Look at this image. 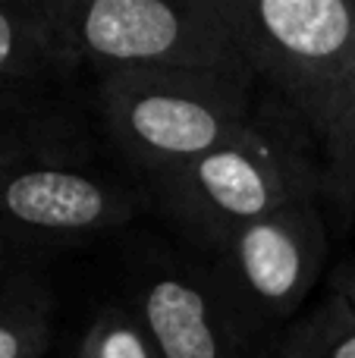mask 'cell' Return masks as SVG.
<instances>
[{
  "label": "cell",
  "instance_id": "cell-12",
  "mask_svg": "<svg viewBox=\"0 0 355 358\" xmlns=\"http://www.w3.org/2000/svg\"><path fill=\"white\" fill-rule=\"evenodd\" d=\"M75 358H161L129 302H107L94 311Z\"/></svg>",
  "mask_w": 355,
  "mask_h": 358
},
{
  "label": "cell",
  "instance_id": "cell-6",
  "mask_svg": "<svg viewBox=\"0 0 355 358\" xmlns=\"http://www.w3.org/2000/svg\"><path fill=\"white\" fill-rule=\"evenodd\" d=\"M132 217L136 195L88 167L0 170V242L22 261L110 236Z\"/></svg>",
  "mask_w": 355,
  "mask_h": 358
},
{
  "label": "cell",
  "instance_id": "cell-15",
  "mask_svg": "<svg viewBox=\"0 0 355 358\" xmlns=\"http://www.w3.org/2000/svg\"><path fill=\"white\" fill-rule=\"evenodd\" d=\"M16 273H22V258H19L16 252H10V248L0 242V289H3Z\"/></svg>",
  "mask_w": 355,
  "mask_h": 358
},
{
  "label": "cell",
  "instance_id": "cell-3",
  "mask_svg": "<svg viewBox=\"0 0 355 358\" xmlns=\"http://www.w3.org/2000/svg\"><path fill=\"white\" fill-rule=\"evenodd\" d=\"M50 22L73 79L138 69L245 73L224 0H50Z\"/></svg>",
  "mask_w": 355,
  "mask_h": 358
},
{
  "label": "cell",
  "instance_id": "cell-7",
  "mask_svg": "<svg viewBox=\"0 0 355 358\" xmlns=\"http://www.w3.org/2000/svg\"><path fill=\"white\" fill-rule=\"evenodd\" d=\"M161 358H249L239 330L208 264L154 261L138 273L129 299Z\"/></svg>",
  "mask_w": 355,
  "mask_h": 358
},
{
  "label": "cell",
  "instance_id": "cell-5",
  "mask_svg": "<svg viewBox=\"0 0 355 358\" xmlns=\"http://www.w3.org/2000/svg\"><path fill=\"white\" fill-rule=\"evenodd\" d=\"M327 252L331 233L321 198H302L226 236L208 252L205 264L239 330L255 346L299 317L324 273Z\"/></svg>",
  "mask_w": 355,
  "mask_h": 358
},
{
  "label": "cell",
  "instance_id": "cell-8",
  "mask_svg": "<svg viewBox=\"0 0 355 358\" xmlns=\"http://www.w3.org/2000/svg\"><path fill=\"white\" fill-rule=\"evenodd\" d=\"M88 167V123L66 92L0 88V170Z\"/></svg>",
  "mask_w": 355,
  "mask_h": 358
},
{
  "label": "cell",
  "instance_id": "cell-13",
  "mask_svg": "<svg viewBox=\"0 0 355 358\" xmlns=\"http://www.w3.org/2000/svg\"><path fill=\"white\" fill-rule=\"evenodd\" d=\"M321 170H324V195L327 189L337 198H346L352 204L355 198V79L340 98L327 129L318 142Z\"/></svg>",
  "mask_w": 355,
  "mask_h": 358
},
{
  "label": "cell",
  "instance_id": "cell-4",
  "mask_svg": "<svg viewBox=\"0 0 355 358\" xmlns=\"http://www.w3.org/2000/svg\"><path fill=\"white\" fill-rule=\"evenodd\" d=\"M242 69L318 142L355 79V0H224Z\"/></svg>",
  "mask_w": 355,
  "mask_h": 358
},
{
  "label": "cell",
  "instance_id": "cell-1",
  "mask_svg": "<svg viewBox=\"0 0 355 358\" xmlns=\"http://www.w3.org/2000/svg\"><path fill=\"white\" fill-rule=\"evenodd\" d=\"M164 214L208 252L302 198H324L312 132L277 101L258 104L239 136L186 167L148 179Z\"/></svg>",
  "mask_w": 355,
  "mask_h": 358
},
{
  "label": "cell",
  "instance_id": "cell-2",
  "mask_svg": "<svg viewBox=\"0 0 355 358\" xmlns=\"http://www.w3.org/2000/svg\"><path fill=\"white\" fill-rule=\"evenodd\" d=\"M255 79L220 69H138L94 79L98 132L126 164L157 179L220 148L255 117Z\"/></svg>",
  "mask_w": 355,
  "mask_h": 358
},
{
  "label": "cell",
  "instance_id": "cell-10",
  "mask_svg": "<svg viewBox=\"0 0 355 358\" xmlns=\"http://www.w3.org/2000/svg\"><path fill=\"white\" fill-rule=\"evenodd\" d=\"M270 358H355V311L327 292L314 308L283 327Z\"/></svg>",
  "mask_w": 355,
  "mask_h": 358
},
{
  "label": "cell",
  "instance_id": "cell-14",
  "mask_svg": "<svg viewBox=\"0 0 355 358\" xmlns=\"http://www.w3.org/2000/svg\"><path fill=\"white\" fill-rule=\"evenodd\" d=\"M327 292L340 296L355 311V258L343 261V264H340L337 271L331 273V289H327Z\"/></svg>",
  "mask_w": 355,
  "mask_h": 358
},
{
  "label": "cell",
  "instance_id": "cell-11",
  "mask_svg": "<svg viewBox=\"0 0 355 358\" xmlns=\"http://www.w3.org/2000/svg\"><path fill=\"white\" fill-rule=\"evenodd\" d=\"M54 343L50 299L22 273L0 289V358H48Z\"/></svg>",
  "mask_w": 355,
  "mask_h": 358
},
{
  "label": "cell",
  "instance_id": "cell-9",
  "mask_svg": "<svg viewBox=\"0 0 355 358\" xmlns=\"http://www.w3.org/2000/svg\"><path fill=\"white\" fill-rule=\"evenodd\" d=\"M73 82L57 48L50 0H0V88L66 92Z\"/></svg>",
  "mask_w": 355,
  "mask_h": 358
}]
</instances>
